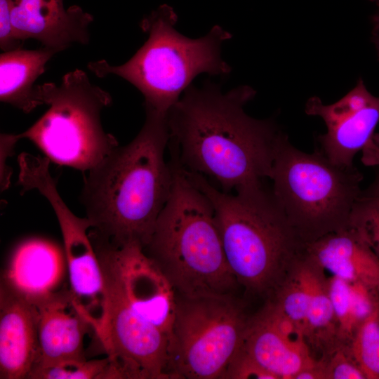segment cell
<instances>
[{
    "label": "cell",
    "mask_w": 379,
    "mask_h": 379,
    "mask_svg": "<svg viewBox=\"0 0 379 379\" xmlns=\"http://www.w3.org/2000/svg\"><path fill=\"white\" fill-rule=\"evenodd\" d=\"M354 228L379 259V193L371 187L362 191L350 217Z\"/></svg>",
    "instance_id": "obj_24"
},
{
    "label": "cell",
    "mask_w": 379,
    "mask_h": 379,
    "mask_svg": "<svg viewBox=\"0 0 379 379\" xmlns=\"http://www.w3.org/2000/svg\"><path fill=\"white\" fill-rule=\"evenodd\" d=\"M324 371L326 378L366 379L353 358H347L342 351H338L331 361L324 365Z\"/></svg>",
    "instance_id": "obj_28"
},
{
    "label": "cell",
    "mask_w": 379,
    "mask_h": 379,
    "mask_svg": "<svg viewBox=\"0 0 379 379\" xmlns=\"http://www.w3.org/2000/svg\"><path fill=\"white\" fill-rule=\"evenodd\" d=\"M370 1L375 3L376 6L379 5V0H369Z\"/></svg>",
    "instance_id": "obj_33"
},
{
    "label": "cell",
    "mask_w": 379,
    "mask_h": 379,
    "mask_svg": "<svg viewBox=\"0 0 379 379\" xmlns=\"http://www.w3.org/2000/svg\"><path fill=\"white\" fill-rule=\"evenodd\" d=\"M255 93L248 86L224 93L210 81L201 88L190 85L168 114L169 140L179 164L212 178L227 193L270 178L284 132L272 119L246 113Z\"/></svg>",
    "instance_id": "obj_1"
},
{
    "label": "cell",
    "mask_w": 379,
    "mask_h": 379,
    "mask_svg": "<svg viewBox=\"0 0 379 379\" xmlns=\"http://www.w3.org/2000/svg\"><path fill=\"white\" fill-rule=\"evenodd\" d=\"M177 20L172 7L160 6L141 21L148 38L128 61L114 66L100 60L90 62L88 68L98 77L115 74L124 79L142 94L145 109L168 115L197 76L230 72L221 58L229 32L215 25L206 36L190 39L176 30Z\"/></svg>",
    "instance_id": "obj_5"
},
{
    "label": "cell",
    "mask_w": 379,
    "mask_h": 379,
    "mask_svg": "<svg viewBox=\"0 0 379 379\" xmlns=\"http://www.w3.org/2000/svg\"><path fill=\"white\" fill-rule=\"evenodd\" d=\"M250 319L234 295H176L171 378H222L241 348Z\"/></svg>",
    "instance_id": "obj_8"
},
{
    "label": "cell",
    "mask_w": 379,
    "mask_h": 379,
    "mask_svg": "<svg viewBox=\"0 0 379 379\" xmlns=\"http://www.w3.org/2000/svg\"><path fill=\"white\" fill-rule=\"evenodd\" d=\"M351 354L366 379H379L378 300L354 333Z\"/></svg>",
    "instance_id": "obj_22"
},
{
    "label": "cell",
    "mask_w": 379,
    "mask_h": 379,
    "mask_svg": "<svg viewBox=\"0 0 379 379\" xmlns=\"http://www.w3.org/2000/svg\"><path fill=\"white\" fill-rule=\"evenodd\" d=\"M29 379H114L108 357L102 359L62 361L35 368Z\"/></svg>",
    "instance_id": "obj_23"
},
{
    "label": "cell",
    "mask_w": 379,
    "mask_h": 379,
    "mask_svg": "<svg viewBox=\"0 0 379 379\" xmlns=\"http://www.w3.org/2000/svg\"><path fill=\"white\" fill-rule=\"evenodd\" d=\"M309 293L307 314L304 335L308 336L328 334L334 328L335 314L330 298L328 282L314 270V265L308 258L307 261L300 266Z\"/></svg>",
    "instance_id": "obj_21"
},
{
    "label": "cell",
    "mask_w": 379,
    "mask_h": 379,
    "mask_svg": "<svg viewBox=\"0 0 379 379\" xmlns=\"http://www.w3.org/2000/svg\"><path fill=\"white\" fill-rule=\"evenodd\" d=\"M372 25H379V5L377 6L375 12L371 16Z\"/></svg>",
    "instance_id": "obj_32"
},
{
    "label": "cell",
    "mask_w": 379,
    "mask_h": 379,
    "mask_svg": "<svg viewBox=\"0 0 379 379\" xmlns=\"http://www.w3.org/2000/svg\"><path fill=\"white\" fill-rule=\"evenodd\" d=\"M308 258L319 268L379 294V259L352 227L307 243Z\"/></svg>",
    "instance_id": "obj_17"
},
{
    "label": "cell",
    "mask_w": 379,
    "mask_h": 379,
    "mask_svg": "<svg viewBox=\"0 0 379 379\" xmlns=\"http://www.w3.org/2000/svg\"><path fill=\"white\" fill-rule=\"evenodd\" d=\"M241 350L277 379H293L317 364L301 334L284 333L264 310L250 319Z\"/></svg>",
    "instance_id": "obj_18"
},
{
    "label": "cell",
    "mask_w": 379,
    "mask_h": 379,
    "mask_svg": "<svg viewBox=\"0 0 379 379\" xmlns=\"http://www.w3.org/2000/svg\"><path fill=\"white\" fill-rule=\"evenodd\" d=\"M11 18L22 41L33 39L58 53L73 44H87L93 17L62 0H11Z\"/></svg>",
    "instance_id": "obj_14"
},
{
    "label": "cell",
    "mask_w": 379,
    "mask_h": 379,
    "mask_svg": "<svg viewBox=\"0 0 379 379\" xmlns=\"http://www.w3.org/2000/svg\"><path fill=\"white\" fill-rule=\"evenodd\" d=\"M361 162L363 164L375 167L378 169L377 178L370 187L379 193V134L376 133L373 139L361 150Z\"/></svg>",
    "instance_id": "obj_30"
},
{
    "label": "cell",
    "mask_w": 379,
    "mask_h": 379,
    "mask_svg": "<svg viewBox=\"0 0 379 379\" xmlns=\"http://www.w3.org/2000/svg\"><path fill=\"white\" fill-rule=\"evenodd\" d=\"M97 255L105 285L104 314L98 339L119 379L171 378L169 337L133 312L110 264Z\"/></svg>",
    "instance_id": "obj_9"
},
{
    "label": "cell",
    "mask_w": 379,
    "mask_h": 379,
    "mask_svg": "<svg viewBox=\"0 0 379 379\" xmlns=\"http://www.w3.org/2000/svg\"><path fill=\"white\" fill-rule=\"evenodd\" d=\"M277 289V302L271 305L304 334L309 293L300 268L296 271L291 281L288 280Z\"/></svg>",
    "instance_id": "obj_25"
},
{
    "label": "cell",
    "mask_w": 379,
    "mask_h": 379,
    "mask_svg": "<svg viewBox=\"0 0 379 379\" xmlns=\"http://www.w3.org/2000/svg\"><path fill=\"white\" fill-rule=\"evenodd\" d=\"M34 305L39 343V360L35 368L86 359V335L91 331L95 333L74 302L69 286Z\"/></svg>",
    "instance_id": "obj_15"
},
{
    "label": "cell",
    "mask_w": 379,
    "mask_h": 379,
    "mask_svg": "<svg viewBox=\"0 0 379 379\" xmlns=\"http://www.w3.org/2000/svg\"><path fill=\"white\" fill-rule=\"evenodd\" d=\"M35 92L48 109L18 135L32 142L50 161L86 173L119 145L101 123V112L112 98L92 84L84 71L69 72L59 85L36 86Z\"/></svg>",
    "instance_id": "obj_7"
},
{
    "label": "cell",
    "mask_w": 379,
    "mask_h": 379,
    "mask_svg": "<svg viewBox=\"0 0 379 379\" xmlns=\"http://www.w3.org/2000/svg\"><path fill=\"white\" fill-rule=\"evenodd\" d=\"M171 195L143 248L185 296L234 295L239 284L223 248L213 207L176 161Z\"/></svg>",
    "instance_id": "obj_3"
},
{
    "label": "cell",
    "mask_w": 379,
    "mask_h": 379,
    "mask_svg": "<svg viewBox=\"0 0 379 379\" xmlns=\"http://www.w3.org/2000/svg\"><path fill=\"white\" fill-rule=\"evenodd\" d=\"M58 52L42 46L19 48L0 55V100L25 113L42 105L36 95L34 82L45 71L46 62Z\"/></svg>",
    "instance_id": "obj_19"
},
{
    "label": "cell",
    "mask_w": 379,
    "mask_h": 379,
    "mask_svg": "<svg viewBox=\"0 0 379 379\" xmlns=\"http://www.w3.org/2000/svg\"><path fill=\"white\" fill-rule=\"evenodd\" d=\"M183 170L213 207L225 255L239 284L260 294L277 289L298 235L272 190L262 184L227 193L202 175Z\"/></svg>",
    "instance_id": "obj_4"
},
{
    "label": "cell",
    "mask_w": 379,
    "mask_h": 379,
    "mask_svg": "<svg viewBox=\"0 0 379 379\" xmlns=\"http://www.w3.org/2000/svg\"><path fill=\"white\" fill-rule=\"evenodd\" d=\"M95 251L112 267L133 312L171 338L176 294L162 272L137 244L115 246L89 234Z\"/></svg>",
    "instance_id": "obj_11"
},
{
    "label": "cell",
    "mask_w": 379,
    "mask_h": 379,
    "mask_svg": "<svg viewBox=\"0 0 379 379\" xmlns=\"http://www.w3.org/2000/svg\"><path fill=\"white\" fill-rule=\"evenodd\" d=\"M378 307H379V300H378Z\"/></svg>",
    "instance_id": "obj_34"
},
{
    "label": "cell",
    "mask_w": 379,
    "mask_h": 379,
    "mask_svg": "<svg viewBox=\"0 0 379 379\" xmlns=\"http://www.w3.org/2000/svg\"><path fill=\"white\" fill-rule=\"evenodd\" d=\"M145 114L135 138L84 175L81 201L89 233L115 246L145 247L173 185V165L164 159L168 115L149 109Z\"/></svg>",
    "instance_id": "obj_2"
},
{
    "label": "cell",
    "mask_w": 379,
    "mask_h": 379,
    "mask_svg": "<svg viewBox=\"0 0 379 379\" xmlns=\"http://www.w3.org/2000/svg\"><path fill=\"white\" fill-rule=\"evenodd\" d=\"M39 360L34 303L0 286V378L28 379Z\"/></svg>",
    "instance_id": "obj_16"
},
{
    "label": "cell",
    "mask_w": 379,
    "mask_h": 379,
    "mask_svg": "<svg viewBox=\"0 0 379 379\" xmlns=\"http://www.w3.org/2000/svg\"><path fill=\"white\" fill-rule=\"evenodd\" d=\"M1 285L34 304L68 286L63 247L44 237L21 241L11 251Z\"/></svg>",
    "instance_id": "obj_13"
},
{
    "label": "cell",
    "mask_w": 379,
    "mask_h": 379,
    "mask_svg": "<svg viewBox=\"0 0 379 379\" xmlns=\"http://www.w3.org/2000/svg\"><path fill=\"white\" fill-rule=\"evenodd\" d=\"M328 289L338 333L343 338H352L358 326L373 311L378 293L361 283L335 276L328 281Z\"/></svg>",
    "instance_id": "obj_20"
},
{
    "label": "cell",
    "mask_w": 379,
    "mask_h": 379,
    "mask_svg": "<svg viewBox=\"0 0 379 379\" xmlns=\"http://www.w3.org/2000/svg\"><path fill=\"white\" fill-rule=\"evenodd\" d=\"M270 179L273 196L298 235L306 233L314 240L347 227L362 193L363 176L357 168L335 164L320 150L302 152L285 133Z\"/></svg>",
    "instance_id": "obj_6"
},
{
    "label": "cell",
    "mask_w": 379,
    "mask_h": 379,
    "mask_svg": "<svg viewBox=\"0 0 379 379\" xmlns=\"http://www.w3.org/2000/svg\"><path fill=\"white\" fill-rule=\"evenodd\" d=\"M222 378L277 379L274 375L258 365L241 350L229 365Z\"/></svg>",
    "instance_id": "obj_26"
},
{
    "label": "cell",
    "mask_w": 379,
    "mask_h": 379,
    "mask_svg": "<svg viewBox=\"0 0 379 379\" xmlns=\"http://www.w3.org/2000/svg\"><path fill=\"white\" fill-rule=\"evenodd\" d=\"M24 186L36 190L48 201L60 229L69 288L72 298L99 336L104 314L105 285L102 268L89 236L91 222L76 215L61 198L49 165L40 164L26 174Z\"/></svg>",
    "instance_id": "obj_10"
},
{
    "label": "cell",
    "mask_w": 379,
    "mask_h": 379,
    "mask_svg": "<svg viewBox=\"0 0 379 379\" xmlns=\"http://www.w3.org/2000/svg\"><path fill=\"white\" fill-rule=\"evenodd\" d=\"M305 112L320 117L326 126V133L319 137L320 151L333 164L351 167L356 154L376 134L379 97L359 78L352 89L332 104H324L317 96L310 98Z\"/></svg>",
    "instance_id": "obj_12"
},
{
    "label": "cell",
    "mask_w": 379,
    "mask_h": 379,
    "mask_svg": "<svg viewBox=\"0 0 379 379\" xmlns=\"http://www.w3.org/2000/svg\"><path fill=\"white\" fill-rule=\"evenodd\" d=\"M371 41L375 46L379 59V25H372Z\"/></svg>",
    "instance_id": "obj_31"
},
{
    "label": "cell",
    "mask_w": 379,
    "mask_h": 379,
    "mask_svg": "<svg viewBox=\"0 0 379 379\" xmlns=\"http://www.w3.org/2000/svg\"><path fill=\"white\" fill-rule=\"evenodd\" d=\"M20 140L18 134H1V189L5 190L10 184L11 172L6 165L7 159L13 155L16 142Z\"/></svg>",
    "instance_id": "obj_29"
},
{
    "label": "cell",
    "mask_w": 379,
    "mask_h": 379,
    "mask_svg": "<svg viewBox=\"0 0 379 379\" xmlns=\"http://www.w3.org/2000/svg\"><path fill=\"white\" fill-rule=\"evenodd\" d=\"M22 41L11 18V0H0V48L3 52L22 48Z\"/></svg>",
    "instance_id": "obj_27"
}]
</instances>
